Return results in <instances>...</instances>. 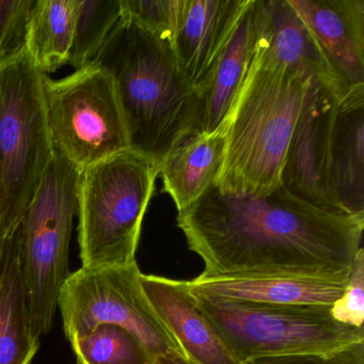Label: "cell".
Here are the masks:
<instances>
[{
	"instance_id": "29",
	"label": "cell",
	"mask_w": 364,
	"mask_h": 364,
	"mask_svg": "<svg viewBox=\"0 0 364 364\" xmlns=\"http://www.w3.org/2000/svg\"><path fill=\"white\" fill-rule=\"evenodd\" d=\"M5 244H6V242H5ZM4 247H5V246H4ZM3 251H4V248L1 249V251H0V262H1V255H3Z\"/></svg>"
},
{
	"instance_id": "9",
	"label": "cell",
	"mask_w": 364,
	"mask_h": 364,
	"mask_svg": "<svg viewBox=\"0 0 364 364\" xmlns=\"http://www.w3.org/2000/svg\"><path fill=\"white\" fill-rule=\"evenodd\" d=\"M141 276L137 262L71 272L58 299L68 340L101 325H116L135 334L153 359L172 350L182 353L146 298Z\"/></svg>"
},
{
	"instance_id": "4",
	"label": "cell",
	"mask_w": 364,
	"mask_h": 364,
	"mask_svg": "<svg viewBox=\"0 0 364 364\" xmlns=\"http://www.w3.org/2000/svg\"><path fill=\"white\" fill-rule=\"evenodd\" d=\"M159 176L154 161L131 149L80 172L77 215L82 267L136 263L142 221Z\"/></svg>"
},
{
	"instance_id": "25",
	"label": "cell",
	"mask_w": 364,
	"mask_h": 364,
	"mask_svg": "<svg viewBox=\"0 0 364 364\" xmlns=\"http://www.w3.org/2000/svg\"><path fill=\"white\" fill-rule=\"evenodd\" d=\"M336 321L353 327H363L364 321V249L358 252L342 296L331 306Z\"/></svg>"
},
{
	"instance_id": "14",
	"label": "cell",
	"mask_w": 364,
	"mask_h": 364,
	"mask_svg": "<svg viewBox=\"0 0 364 364\" xmlns=\"http://www.w3.org/2000/svg\"><path fill=\"white\" fill-rule=\"evenodd\" d=\"M261 25L262 0H249L212 82L200 99L193 131L214 134L227 129L230 114L257 58Z\"/></svg>"
},
{
	"instance_id": "13",
	"label": "cell",
	"mask_w": 364,
	"mask_h": 364,
	"mask_svg": "<svg viewBox=\"0 0 364 364\" xmlns=\"http://www.w3.org/2000/svg\"><path fill=\"white\" fill-rule=\"evenodd\" d=\"M347 88L364 86V0H289Z\"/></svg>"
},
{
	"instance_id": "21",
	"label": "cell",
	"mask_w": 364,
	"mask_h": 364,
	"mask_svg": "<svg viewBox=\"0 0 364 364\" xmlns=\"http://www.w3.org/2000/svg\"><path fill=\"white\" fill-rule=\"evenodd\" d=\"M122 16V0H80L68 65L80 70L95 63Z\"/></svg>"
},
{
	"instance_id": "5",
	"label": "cell",
	"mask_w": 364,
	"mask_h": 364,
	"mask_svg": "<svg viewBox=\"0 0 364 364\" xmlns=\"http://www.w3.org/2000/svg\"><path fill=\"white\" fill-rule=\"evenodd\" d=\"M44 77L25 48L0 61V208L9 234L54 156Z\"/></svg>"
},
{
	"instance_id": "7",
	"label": "cell",
	"mask_w": 364,
	"mask_h": 364,
	"mask_svg": "<svg viewBox=\"0 0 364 364\" xmlns=\"http://www.w3.org/2000/svg\"><path fill=\"white\" fill-rule=\"evenodd\" d=\"M195 298L200 312L242 364L261 358L327 353L364 342L363 327L338 323L331 306Z\"/></svg>"
},
{
	"instance_id": "24",
	"label": "cell",
	"mask_w": 364,
	"mask_h": 364,
	"mask_svg": "<svg viewBox=\"0 0 364 364\" xmlns=\"http://www.w3.org/2000/svg\"><path fill=\"white\" fill-rule=\"evenodd\" d=\"M37 0H0V61L25 48L31 11Z\"/></svg>"
},
{
	"instance_id": "6",
	"label": "cell",
	"mask_w": 364,
	"mask_h": 364,
	"mask_svg": "<svg viewBox=\"0 0 364 364\" xmlns=\"http://www.w3.org/2000/svg\"><path fill=\"white\" fill-rule=\"evenodd\" d=\"M80 173L54 156L20 223V259L29 323L36 340L52 329L69 278L70 242L77 214Z\"/></svg>"
},
{
	"instance_id": "1",
	"label": "cell",
	"mask_w": 364,
	"mask_h": 364,
	"mask_svg": "<svg viewBox=\"0 0 364 364\" xmlns=\"http://www.w3.org/2000/svg\"><path fill=\"white\" fill-rule=\"evenodd\" d=\"M178 225L204 262L197 278L347 282L362 248L364 216L327 212L282 186L252 197L213 185L178 212Z\"/></svg>"
},
{
	"instance_id": "11",
	"label": "cell",
	"mask_w": 364,
	"mask_h": 364,
	"mask_svg": "<svg viewBox=\"0 0 364 364\" xmlns=\"http://www.w3.org/2000/svg\"><path fill=\"white\" fill-rule=\"evenodd\" d=\"M249 0H185L172 50L189 86L201 99Z\"/></svg>"
},
{
	"instance_id": "23",
	"label": "cell",
	"mask_w": 364,
	"mask_h": 364,
	"mask_svg": "<svg viewBox=\"0 0 364 364\" xmlns=\"http://www.w3.org/2000/svg\"><path fill=\"white\" fill-rule=\"evenodd\" d=\"M184 7L185 0H122V18L172 46Z\"/></svg>"
},
{
	"instance_id": "26",
	"label": "cell",
	"mask_w": 364,
	"mask_h": 364,
	"mask_svg": "<svg viewBox=\"0 0 364 364\" xmlns=\"http://www.w3.org/2000/svg\"><path fill=\"white\" fill-rule=\"evenodd\" d=\"M244 364H364V342L327 353L261 358Z\"/></svg>"
},
{
	"instance_id": "27",
	"label": "cell",
	"mask_w": 364,
	"mask_h": 364,
	"mask_svg": "<svg viewBox=\"0 0 364 364\" xmlns=\"http://www.w3.org/2000/svg\"><path fill=\"white\" fill-rule=\"evenodd\" d=\"M151 364H191L182 353L172 350L154 359Z\"/></svg>"
},
{
	"instance_id": "2",
	"label": "cell",
	"mask_w": 364,
	"mask_h": 364,
	"mask_svg": "<svg viewBox=\"0 0 364 364\" xmlns=\"http://www.w3.org/2000/svg\"><path fill=\"white\" fill-rule=\"evenodd\" d=\"M93 63L114 80L131 150L159 167L199 116L200 97L183 76L172 46L121 18Z\"/></svg>"
},
{
	"instance_id": "8",
	"label": "cell",
	"mask_w": 364,
	"mask_h": 364,
	"mask_svg": "<svg viewBox=\"0 0 364 364\" xmlns=\"http://www.w3.org/2000/svg\"><path fill=\"white\" fill-rule=\"evenodd\" d=\"M44 95L54 151L78 171L131 149L114 80L97 63L46 75Z\"/></svg>"
},
{
	"instance_id": "28",
	"label": "cell",
	"mask_w": 364,
	"mask_h": 364,
	"mask_svg": "<svg viewBox=\"0 0 364 364\" xmlns=\"http://www.w3.org/2000/svg\"><path fill=\"white\" fill-rule=\"evenodd\" d=\"M10 234L8 233L7 230L5 228V223H4L3 213H1V208H0V251L5 246L6 240H7L8 236Z\"/></svg>"
},
{
	"instance_id": "16",
	"label": "cell",
	"mask_w": 364,
	"mask_h": 364,
	"mask_svg": "<svg viewBox=\"0 0 364 364\" xmlns=\"http://www.w3.org/2000/svg\"><path fill=\"white\" fill-rule=\"evenodd\" d=\"M332 193L345 213L364 216V86L338 100L330 138Z\"/></svg>"
},
{
	"instance_id": "12",
	"label": "cell",
	"mask_w": 364,
	"mask_h": 364,
	"mask_svg": "<svg viewBox=\"0 0 364 364\" xmlns=\"http://www.w3.org/2000/svg\"><path fill=\"white\" fill-rule=\"evenodd\" d=\"M141 284L153 310L191 364H242L197 308L188 281L142 274Z\"/></svg>"
},
{
	"instance_id": "19",
	"label": "cell",
	"mask_w": 364,
	"mask_h": 364,
	"mask_svg": "<svg viewBox=\"0 0 364 364\" xmlns=\"http://www.w3.org/2000/svg\"><path fill=\"white\" fill-rule=\"evenodd\" d=\"M20 242L18 225L8 236L0 262V364H31L40 346L29 323Z\"/></svg>"
},
{
	"instance_id": "3",
	"label": "cell",
	"mask_w": 364,
	"mask_h": 364,
	"mask_svg": "<svg viewBox=\"0 0 364 364\" xmlns=\"http://www.w3.org/2000/svg\"><path fill=\"white\" fill-rule=\"evenodd\" d=\"M312 82L257 50L228 120L225 163L215 184L221 193L262 197L281 186L287 149Z\"/></svg>"
},
{
	"instance_id": "22",
	"label": "cell",
	"mask_w": 364,
	"mask_h": 364,
	"mask_svg": "<svg viewBox=\"0 0 364 364\" xmlns=\"http://www.w3.org/2000/svg\"><path fill=\"white\" fill-rule=\"evenodd\" d=\"M71 343L80 364H151L154 359L129 330L101 325Z\"/></svg>"
},
{
	"instance_id": "18",
	"label": "cell",
	"mask_w": 364,
	"mask_h": 364,
	"mask_svg": "<svg viewBox=\"0 0 364 364\" xmlns=\"http://www.w3.org/2000/svg\"><path fill=\"white\" fill-rule=\"evenodd\" d=\"M347 282L299 278H195L188 281V287L195 295L234 301L332 306L342 296Z\"/></svg>"
},
{
	"instance_id": "15",
	"label": "cell",
	"mask_w": 364,
	"mask_h": 364,
	"mask_svg": "<svg viewBox=\"0 0 364 364\" xmlns=\"http://www.w3.org/2000/svg\"><path fill=\"white\" fill-rule=\"evenodd\" d=\"M259 50L276 63L327 87L338 99L348 91L289 0H262Z\"/></svg>"
},
{
	"instance_id": "10",
	"label": "cell",
	"mask_w": 364,
	"mask_h": 364,
	"mask_svg": "<svg viewBox=\"0 0 364 364\" xmlns=\"http://www.w3.org/2000/svg\"><path fill=\"white\" fill-rule=\"evenodd\" d=\"M338 100L327 87L311 82L287 149L281 186L311 205L349 215L336 202L329 178L330 138Z\"/></svg>"
},
{
	"instance_id": "20",
	"label": "cell",
	"mask_w": 364,
	"mask_h": 364,
	"mask_svg": "<svg viewBox=\"0 0 364 364\" xmlns=\"http://www.w3.org/2000/svg\"><path fill=\"white\" fill-rule=\"evenodd\" d=\"M80 0H37L31 11L25 50L48 74L68 65Z\"/></svg>"
},
{
	"instance_id": "17",
	"label": "cell",
	"mask_w": 364,
	"mask_h": 364,
	"mask_svg": "<svg viewBox=\"0 0 364 364\" xmlns=\"http://www.w3.org/2000/svg\"><path fill=\"white\" fill-rule=\"evenodd\" d=\"M227 129L214 134L191 131L168 153L159 166L164 191L178 212L188 208L216 184L225 163Z\"/></svg>"
}]
</instances>
